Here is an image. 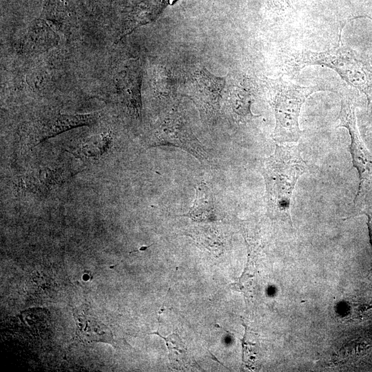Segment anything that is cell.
Returning <instances> with one entry per match:
<instances>
[{"mask_svg":"<svg viewBox=\"0 0 372 372\" xmlns=\"http://www.w3.org/2000/svg\"><path fill=\"white\" fill-rule=\"evenodd\" d=\"M259 169L265 182L269 211L292 225L293 192L299 178L308 171L298 147L276 144L272 155L260 159Z\"/></svg>","mask_w":372,"mask_h":372,"instance_id":"6da1fadb","label":"cell"},{"mask_svg":"<svg viewBox=\"0 0 372 372\" xmlns=\"http://www.w3.org/2000/svg\"><path fill=\"white\" fill-rule=\"evenodd\" d=\"M320 65L334 70L350 85L364 92L368 101L372 99V67L358 52L344 45L340 36L336 47L323 52L303 50L291 60L295 72L305 66Z\"/></svg>","mask_w":372,"mask_h":372,"instance_id":"7a4b0ae2","label":"cell"},{"mask_svg":"<svg viewBox=\"0 0 372 372\" xmlns=\"http://www.w3.org/2000/svg\"><path fill=\"white\" fill-rule=\"evenodd\" d=\"M264 84L276 119L274 141L297 142L302 134L298 123L301 107L311 94L321 89L296 85L281 77L265 78Z\"/></svg>","mask_w":372,"mask_h":372,"instance_id":"3957f363","label":"cell"},{"mask_svg":"<svg viewBox=\"0 0 372 372\" xmlns=\"http://www.w3.org/2000/svg\"><path fill=\"white\" fill-rule=\"evenodd\" d=\"M338 127H346L351 137L353 165L358 172L360 184L354 198L355 208L362 213L372 207V154L362 142L356 125L355 107L351 100L343 97Z\"/></svg>","mask_w":372,"mask_h":372,"instance_id":"277c9868","label":"cell"},{"mask_svg":"<svg viewBox=\"0 0 372 372\" xmlns=\"http://www.w3.org/2000/svg\"><path fill=\"white\" fill-rule=\"evenodd\" d=\"M165 145L180 148L203 163H208L211 160L184 114L176 108L169 110L157 121L149 136L148 147Z\"/></svg>","mask_w":372,"mask_h":372,"instance_id":"5b68a950","label":"cell"},{"mask_svg":"<svg viewBox=\"0 0 372 372\" xmlns=\"http://www.w3.org/2000/svg\"><path fill=\"white\" fill-rule=\"evenodd\" d=\"M225 79L214 76L205 68L196 70L188 79L187 95L207 118H214L219 112Z\"/></svg>","mask_w":372,"mask_h":372,"instance_id":"8992f818","label":"cell"},{"mask_svg":"<svg viewBox=\"0 0 372 372\" xmlns=\"http://www.w3.org/2000/svg\"><path fill=\"white\" fill-rule=\"evenodd\" d=\"M99 118L97 112L87 114H65L52 112L34 120L28 133L31 147L61 133L83 125L94 123Z\"/></svg>","mask_w":372,"mask_h":372,"instance_id":"52a82bcc","label":"cell"},{"mask_svg":"<svg viewBox=\"0 0 372 372\" xmlns=\"http://www.w3.org/2000/svg\"><path fill=\"white\" fill-rule=\"evenodd\" d=\"M114 85L121 104L135 117L141 118V67L139 61L130 60L125 63L117 72Z\"/></svg>","mask_w":372,"mask_h":372,"instance_id":"ba28073f","label":"cell"},{"mask_svg":"<svg viewBox=\"0 0 372 372\" xmlns=\"http://www.w3.org/2000/svg\"><path fill=\"white\" fill-rule=\"evenodd\" d=\"M216 207L213 195L207 186L201 182L196 188V196L189 211L181 216H187L195 221H207L215 216Z\"/></svg>","mask_w":372,"mask_h":372,"instance_id":"9c48e42d","label":"cell"},{"mask_svg":"<svg viewBox=\"0 0 372 372\" xmlns=\"http://www.w3.org/2000/svg\"><path fill=\"white\" fill-rule=\"evenodd\" d=\"M252 101V93L245 85H237L231 90L229 94V107L237 122H246L254 116L250 110Z\"/></svg>","mask_w":372,"mask_h":372,"instance_id":"30bf717a","label":"cell"},{"mask_svg":"<svg viewBox=\"0 0 372 372\" xmlns=\"http://www.w3.org/2000/svg\"><path fill=\"white\" fill-rule=\"evenodd\" d=\"M176 83L171 71L163 65L156 66L153 71L152 86L160 97L169 98L174 95Z\"/></svg>","mask_w":372,"mask_h":372,"instance_id":"8fae6325","label":"cell"},{"mask_svg":"<svg viewBox=\"0 0 372 372\" xmlns=\"http://www.w3.org/2000/svg\"><path fill=\"white\" fill-rule=\"evenodd\" d=\"M267 3L270 9L278 12H285L292 8L290 0H267Z\"/></svg>","mask_w":372,"mask_h":372,"instance_id":"7c38bea8","label":"cell"},{"mask_svg":"<svg viewBox=\"0 0 372 372\" xmlns=\"http://www.w3.org/2000/svg\"><path fill=\"white\" fill-rule=\"evenodd\" d=\"M364 214H366L369 218V234H370L371 242L372 244V211H371V209L365 211Z\"/></svg>","mask_w":372,"mask_h":372,"instance_id":"4fadbf2b","label":"cell"},{"mask_svg":"<svg viewBox=\"0 0 372 372\" xmlns=\"http://www.w3.org/2000/svg\"><path fill=\"white\" fill-rule=\"evenodd\" d=\"M152 245H148V246H142L141 247L138 249L137 250H134V251H130V253H132V252H136V251H145L146 250L148 247H149L150 246H152Z\"/></svg>","mask_w":372,"mask_h":372,"instance_id":"5bb4252c","label":"cell"},{"mask_svg":"<svg viewBox=\"0 0 372 372\" xmlns=\"http://www.w3.org/2000/svg\"><path fill=\"white\" fill-rule=\"evenodd\" d=\"M361 17H367V18L370 19L371 20H372V14H365V15L358 16L355 18H361Z\"/></svg>","mask_w":372,"mask_h":372,"instance_id":"9a60e30c","label":"cell"},{"mask_svg":"<svg viewBox=\"0 0 372 372\" xmlns=\"http://www.w3.org/2000/svg\"><path fill=\"white\" fill-rule=\"evenodd\" d=\"M165 311L164 305H163L162 308L158 311V315H161L163 311Z\"/></svg>","mask_w":372,"mask_h":372,"instance_id":"2e32d148","label":"cell"}]
</instances>
